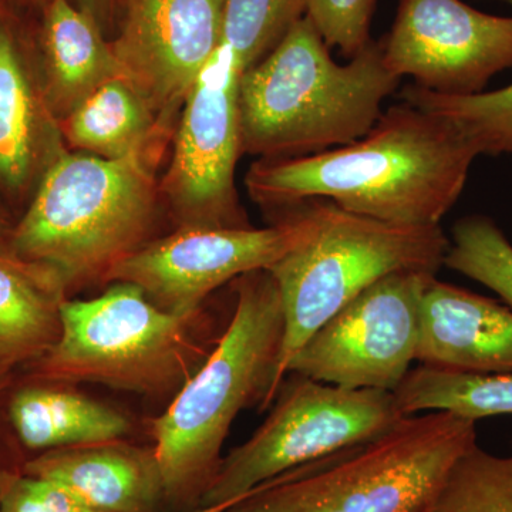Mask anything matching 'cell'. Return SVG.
<instances>
[{
  "label": "cell",
  "instance_id": "obj_1",
  "mask_svg": "<svg viewBox=\"0 0 512 512\" xmlns=\"http://www.w3.org/2000/svg\"><path fill=\"white\" fill-rule=\"evenodd\" d=\"M477 157L453 124L403 101L355 143L259 161L245 184L268 207L329 200L363 217L427 227L456 205Z\"/></svg>",
  "mask_w": 512,
  "mask_h": 512
},
{
  "label": "cell",
  "instance_id": "obj_2",
  "mask_svg": "<svg viewBox=\"0 0 512 512\" xmlns=\"http://www.w3.org/2000/svg\"><path fill=\"white\" fill-rule=\"evenodd\" d=\"M400 80L384 64L382 40L339 64L302 16L239 77L241 150L276 160L355 143L375 127Z\"/></svg>",
  "mask_w": 512,
  "mask_h": 512
},
{
  "label": "cell",
  "instance_id": "obj_3",
  "mask_svg": "<svg viewBox=\"0 0 512 512\" xmlns=\"http://www.w3.org/2000/svg\"><path fill=\"white\" fill-rule=\"evenodd\" d=\"M235 293L237 303L217 345L153 421L167 505L177 511L200 508L238 414L256 403L268 409L284 340L281 295L265 269L239 276Z\"/></svg>",
  "mask_w": 512,
  "mask_h": 512
},
{
  "label": "cell",
  "instance_id": "obj_4",
  "mask_svg": "<svg viewBox=\"0 0 512 512\" xmlns=\"http://www.w3.org/2000/svg\"><path fill=\"white\" fill-rule=\"evenodd\" d=\"M160 148L117 160L64 151L43 175L8 244L23 258L53 266L69 289L106 282L148 242Z\"/></svg>",
  "mask_w": 512,
  "mask_h": 512
},
{
  "label": "cell",
  "instance_id": "obj_5",
  "mask_svg": "<svg viewBox=\"0 0 512 512\" xmlns=\"http://www.w3.org/2000/svg\"><path fill=\"white\" fill-rule=\"evenodd\" d=\"M476 421L447 412L407 416L376 439L272 478L225 512H427Z\"/></svg>",
  "mask_w": 512,
  "mask_h": 512
},
{
  "label": "cell",
  "instance_id": "obj_6",
  "mask_svg": "<svg viewBox=\"0 0 512 512\" xmlns=\"http://www.w3.org/2000/svg\"><path fill=\"white\" fill-rule=\"evenodd\" d=\"M306 202L313 215L312 234L268 269L285 320L268 409L293 357L316 330L384 276L403 271L436 275L450 247L441 225L392 224L342 210L330 201Z\"/></svg>",
  "mask_w": 512,
  "mask_h": 512
},
{
  "label": "cell",
  "instance_id": "obj_7",
  "mask_svg": "<svg viewBox=\"0 0 512 512\" xmlns=\"http://www.w3.org/2000/svg\"><path fill=\"white\" fill-rule=\"evenodd\" d=\"M89 301H64L60 335L36 360L47 379L100 383L150 397L175 396L205 362L220 336L204 330L201 312L164 311L138 286L113 282Z\"/></svg>",
  "mask_w": 512,
  "mask_h": 512
},
{
  "label": "cell",
  "instance_id": "obj_8",
  "mask_svg": "<svg viewBox=\"0 0 512 512\" xmlns=\"http://www.w3.org/2000/svg\"><path fill=\"white\" fill-rule=\"evenodd\" d=\"M251 439L222 460L200 508L232 504L293 468L376 439L404 419L393 392L289 373Z\"/></svg>",
  "mask_w": 512,
  "mask_h": 512
},
{
  "label": "cell",
  "instance_id": "obj_9",
  "mask_svg": "<svg viewBox=\"0 0 512 512\" xmlns=\"http://www.w3.org/2000/svg\"><path fill=\"white\" fill-rule=\"evenodd\" d=\"M434 276L396 272L369 286L313 333L288 375L394 392L416 362L421 299Z\"/></svg>",
  "mask_w": 512,
  "mask_h": 512
},
{
  "label": "cell",
  "instance_id": "obj_10",
  "mask_svg": "<svg viewBox=\"0 0 512 512\" xmlns=\"http://www.w3.org/2000/svg\"><path fill=\"white\" fill-rule=\"evenodd\" d=\"M269 228L180 227L121 261L106 282L138 286L178 316L201 312L210 293L239 276L268 271L313 231L311 205Z\"/></svg>",
  "mask_w": 512,
  "mask_h": 512
},
{
  "label": "cell",
  "instance_id": "obj_11",
  "mask_svg": "<svg viewBox=\"0 0 512 512\" xmlns=\"http://www.w3.org/2000/svg\"><path fill=\"white\" fill-rule=\"evenodd\" d=\"M242 69L221 42L185 99L173 161L160 190L180 227L247 228L234 185L241 153Z\"/></svg>",
  "mask_w": 512,
  "mask_h": 512
},
{
  "label": "cell",
  "instance_id": "obj_12",
  "mask_svg": "<svg viewBox=\"0 0 512 512\" xmlns=\"http://www.w3.org/2000/svg\"><path fill=\"white\" fill-rule=\"evenodd\" d=\"M387 69L447 96L484 92L512 67V16L481 12L463 0H399L383 37Z\"/></svg>",
  "mask_w": 512,
  "mask_h": 512
},
{
  "label": "cell",
  "instance_id": "obj_13",
  "mask_svg": "<svg viewBox=\"0 0 512 512\" xmlns=\"http://www.w3.org/2000/svg\"><path fill=\"white\" fill-rule=\"evenodd\" d=\"M121 77L167 126L222 42L224 0H121Z\"/></svg>",
  "mask_w": 512,
  "mask_h": 512
},
{
  "label": "cell",
  "instance_id": "obj_14",
  "mask_svg": "<svg viewBox=\"0 0 512 512\" xmlns=\"http://www.w3.org/2000/svg\"><path fill=\"white\" fill-rule=\"evenodd\" d=\"M416 362L451 372H512L511 309L434 276L421 299Z\"/></svg>",
  "mask_w": 512,
  "mask_h": 512
},
{
  "label": "cell",
  "instance_id": "obj_15",
  "mask_svg": "<svg viewBox=\"0 0 512 512\" xmlns=\"http://www.w3.org/2000/svg\"><path fill=\"white\" fill-rule=\"evenodd\" d=\"M63 140L42 79L0 13V188L13 198L35 192L67 151Z\"/></svg>",
  "mask_w": 512,
  "mask_h": 512
},
{
  "label": "cell",
  "instance_id": "obj_16",
  "mask_svg": "<svg viewBox=\"0 0 512 512\" xmlns=\"http://www.w3.org/2000/svg\"><path fill=\"white\" fill-rule=\"evenodd\" d=\"M22 471L62 484L101 512H161L165 485L154 447L123 440L45 451Z\"/></svg>",
  "mask_w": 512,
  "mask_h": 512
},
{
  "label": "cell",
  "instance_id": "obj_17",
  "mask_svg": "<svg viewBox=\"0 0 512 512\" xmlns=\"http://www.w3.org/2000/svg\"><path fill=\"white\" fill-rule=\"evenodd\" d=\"M67 291L53 266L0 242V369L40 359L55 345Z\"/></svg>",
  "mask_w": 512,
  "mask_h": 512
},
{
  "label": "cell",
  "instance_id": "obj_18",
  "mask_svg": "<svg viewBox=\"0 0 512 512\" xmlns=\"http://www.w3.org/2000/svg\"><path fill=\"white\" fill-rule=\"evenodd\" d=\"M43 55V89L59 121L101 84L121 77L119 62L99 23L72 0H49Z\"/></svg>",
  "mask_w": 512,
  "mask_h": 512
},
{
  "label": "cell",
  "instance_id": "obj_19",
  "mask_svg": "<svg viewBox=\"0 0 512 512\" xmlns=\"http://www.w3.org/2000/svg\"><path fill=\"white\" fill-rule=\"evenodd\" d=\"M9 417L23 446L43 453L123 440L131 431L123 413L52 386H28L13 394Z\"/></svg>",
  "mask_w": 512,
  "mask_h": 512
},
{
  "label": "cell",
  "instance_id": "obj_20",
  "mask_svg": "<svg viewBox=\"0 0 512 512\" xmlns=\"http://www.w3.org/2000/svg\"><path fill=\"white\" fill-rule=\"evenodd\" d=\"M59 124L70 146L109 160L157 146L165 136V126L123 77L101 84Z\"/></svg>",
  "mask_w": 512,
  "mask_h": 512
},
{
  "label": "cell",
  "instance_id": "obj_21",
  "mask_svg": "<svg viewBox=\"0 0 512 512\" xmlns=\"http://www.w3.org/2000/svg\"><path fill=\"white\" fill-rule=\"evenodd\" d=\"M404 416L447 412L476 421L512 414V372L466 373L420 366L394 390Z\"/></svg>",
  "mask_w": 512,
  "mask_h": 512
},
{
  "label": "cell",
  "instance_id": "obj_22",
  "mask_svg": "<svg viewBox=\"0 0 512 512\" xmlns=\"http://www.w3.org/2000/svg\"><path fill=\"white\" fill-rule=\"evenodd\" d=\"M403 99L453 124L478 156L512 157V84L468 96H447L413 84L404 89Z\"/></svg>",
  "mask_w": 512,
  "mask_h": 512
},
{
  "label": "cell",
  "instance_id": "obj_23",
  "mask_svg": "<svg viewBox=\"0 0 512 512\" xmlns=\"http://www.w3.org/2000/svg\"><path fill=\"white\" fill-rule=\"evenodd\" d=\"M427 512H512V456L474 444L451 467Z\"/></svg>",
  "mask_w": 512,
  "mask_h": 512
},
{
  "label": "cell",
  "instance_id": "obj_24",
  "mask_svg": "<svg viewBox=\"0 0 512 512\" xmlns=\"http://www.w3.org/2000/svg\"><path fill=\"white\" fill-rule=\"evenodd\" d=\"M444 266L480 282L512 311V244L487 215H467L451 228Z\"/></svg>",
  "mask_w": 512,
  "mask_h": 512
},
{
  "label": "cell",
  "instance_id": "obj_25",
  "mask_svg": "<svg viewBox=\"0 0 512 512\" xmlns=\"http://www.w3.org/2000/svg\"><path fill=\"white\" fill-rule=\"evenodd\" d=\"M308 0H224L222 43L237 57L242 73L271 52L306 13Z\"/></svg>",
  "mask_w": 512,
  "mask_h": 512
},
{
  "label": "cell",
  "instance_id": "obj_26",
  "mask_svg": "<svg viewBox=\"0 0 512 512\" xmlns=\"http://www.w3.org/2000/svg\"><path fill=\"white\" fill-rule=\"evenodd\" d=\"M377 0H308L306 13L323 42L343 55L356 56L370 42V22Z\"/></svg>",
  "mask_w": 512,
  "mask_h": 512
},
{
  "label": "cell",
  "instance_id": "obj_27",
  "mask_svg": "<svg viewBox=\"0 0 512 512\" xmlns=\"http://www.w3.org/2000/svg\"><path fill=\"white\" fill-rule=\"evenodd\" d=\"M0 512H101L62 484L12 471L6 480Z\"/></svg>",
  "mask_w": 512,
  "mask_h": 512
},
{
  "label": "cell",
  "instance_id": "obj_28",
  "mask_svg": "<svg viewBox=\"0 0 512 512\" xmlns=\"http://www.w3.org/2000/svg\"><path fill=\"white\" fill-rule=\"evenodd\" d=\"M72 2L77 8L93 16V19L99 23L100 28H103L109 22L111 16L116 13L121 0H72Z\"/></svg>",
  "mask_w": 512,
  "mask_h": 512
},
{
  "label": "cell",
  "instance_id": "obj_29",
  "mask_svg": "<svg viewBox=\"0 0 512 512\" xmlns=\"http://www.w3.org/2000/svg\"><path fill=\"white\" fill-rule=\"evenodd\" d=\"M12 471L13 470L5 466L2 457H0V508H2L3 488H5L6 480H8L9 474L12 473Z\"/></svg>",
  "mask_w": 512,
  "mask_h": 512
},
{
  "label": "cell",
  "instance_id": "obj_30",
  "mask_svg": "<svg viewBox=\"0 0 512 512\" xmlns=\"http://www.w3.org/2000/svg\"><path fill=\"white\" fill-rule=\"evenodd\" d=\"M9 225L8 221H6L5 215L0 211V239L5 237L6 234H9Z\"/></svg>",
  "mask_w": 512,
  "mask_h": 512
},
{
  "label": "cell",
  "instance_id": "obj_31",
  "mask_svg": "<svg viewBox=\"0 0 512 512\" xmlns=\"http://www.w3.org/2000/svg\"><path fill=\"white\" fill-rule=\"evenodd\" d=\"M231 504L217 505V507L198 508V510L192 512H225Z\"/></svg>",
  "mask_w": 512,
  "mask_h": 512
},
{
  "label": "cell",
  "instance_id": "obj_32",
  "mask_svg": "<svg viewBox=\"0 0 512 512\" xmlns=\"http://www.w3.org/2000/svg\"><path fill=\"white\" fill-rule=\"evenodd\" d=\"M10 372L9 370L0 369V390L6 386L9 382Z\"/></svg>",
  "mask_w": 512,
  "mask_h": 512
}]
</instances>
